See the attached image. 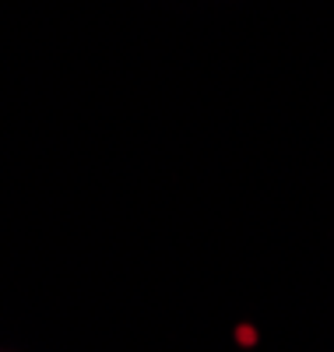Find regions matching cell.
<instances>
[{
	"label": "cell",
	"instance_id": "1",
	"mask_svg": "<svg viewBox=\"0 0 334 352\" xmlns=\"http://www.w3.org/2000/svg\"><path fill=\"white\" fill-rule=\"evenodd\" d=\"M236 342H239L243 349H254V345L260 342V335H257V328H250V324H239V328H236Z\"/></svg>",
	"mask_w": 334,
	"mask_h": 352
}]
</instances>
